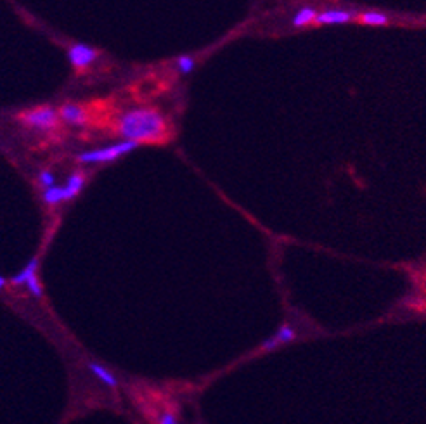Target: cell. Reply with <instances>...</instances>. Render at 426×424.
Returning <instances> with one entry per match:
<instances>
[{
    "mask_svg": "<svg viewBox=\"0 0 426 424\" xmlns=\"http://www.w3.org/2000/svg\"><path fill=\"white\" fill-rule=\"evenodd\" d=\"M116 134L123 141L160 142L167 137L168 125L165 116L154 108H134L120 115L116 122Z\"/></svg>",
    "mask_w": 426,
    "mask_h": 424,
    "instance_id": "cell-1",
    "label": "cell"
},
{
    "mask_svg": "<svg viewBox=\"0 0 426 424\" xmlns=\"http://www.w3.org/2000/svg\"><path fill=\"white\" fill-rule=\"evenodd\" d=\"M135 148H139L137 142L120 141V142H116V144L108 146V148L92 149V151L80 153V155L76 156V162L83 163V164L111 163V162H116L118 158H122V156L128 155V153H132Z\"/></svg>",
    "mask_w": 426,
    "mask_h": 424,
    "instance_id": "cell-2",
    "label": "cell"
},
{
    "mask_svg": "<svg viewBox=\"0 0 426 424\" xmlns=\"http://www.w3.org/2000/svg\"><path fill=\"white\" fill-rule=\"evenodd\" d=\"M20 123H23L28 129L35 130H53L60 125V113L53 106H36V108L27 109L18 115Z\"/></svg>",
    "mask_w": 426,
    "mask_h": 424,
    "instance_id": "cell-3",
    "label": "cell"
},
{
    "mask_svg": "<svg viewBox=\"0 0 426 424\" xmlns=\"http://www.w3.org/2000/svg\"><path fill=\"white\" fill-rule=\"evenodd\" d=\"M99 57V50L87 43H75L68 49V59L76 71H83Z\"/></svg>",
    "mask_w": 426,
    "mask_h": 424,
    "instance_id": "cell-4",
    "label": "cell"
},
{
    "mask_svg": "<svg viewBox=\"0 0 426 424\" xmlns=\"http://www.w3.org/2000/svg\"><path fill=\"white\" fill-rule=\"evenodd\" d=\"M60 120L61 122L68 123V125L82 127L85 125L87 120H89V113L83 108L82 104H76V102H64L60 109Z\"/></svg>",
    "mask_w": 426,
    "mask_h": 424,
    "instance_id": "cell-5",
    "label": "cell"
},
{
    "mask_svg": "<svg viewBox=\"0 0 426 424\" xmlns=\"http://www.w3.org/2000/svg\"><path fill=\"white\" fill-rule=\"evenodd\" d=\"M295 338H296L295 327L289 326V324H282V326L275 331L274 336H270V338H267L266 341L262 343L260 350H262V352H273V350L279 348V346L291 343Z\"/></svg>",
    "mask_w": 426,
    "mask_h": 424,
    "instance_id": "cell-6",
    "label": "cell"
},
{
    "mask_svg": "<svg viewBox=\"0 0 426 424\" xmlns=\"http://www.w3.org/2000/svg\"><path fill=\"white\" fill-rule=\"evenodd\" d=\"M357 17V14L354 10L348 9H328L322 10V13H317V17H315L314 23L315 24H343V23H350Z\"/></svg>",
    "mask_w": 426,
    "mask_h": 424,
    "instance_id": "cell-7",
    "label": "cell"
},
{
    "mask_svg": "<svg viewBox=\"0 0 426 424\" xmlns=\"http://www.w3.org/2000/svg\"><path fill=\"white\" fill-rule=\"evenodd\" d=\"M87 367H89V371L94 374V378L99 379L102 385L108 386V388H111V390L118 388V378H116V376L113 374L108 367H104L102 364H97V362H89Z\"/></svg>",
    "mask_w": 426,
    "mask_h": 424,
    "instance_id": "cell-8",
    "label": "cell"
},
{
    "mask_svg": "<svg viewBox=\"0 0 426 424\" xmlns=\"http://www.w3.org/2000/svg\"><path fill=\"white\" fill-rule=\"evenodd\" d=\"M83 185H85V174H82V171H75V174L69 175L66 184L62 185L64 201L75 199V197L80 195V191L83 189Z\"/></svg>",
    "mask_w": 426,
    "mask_h": 424,
    "instance_id": "cell-9",
    "label": "cell"
},
{
    "mask_svg": "<svg viewBox=\"0 0 426 424\" xmlns=\"http://www.w3.org/2000/svg\"><path fill=\"white\" fill-rule=\"evenodd\" d=\"M315 17H317V10H315L314 7H302V9L296 10L295 16L291 17V24L295 28L308 27V24L314 23Z\"/></svg>",
    "mask_w": 426,
    "mask_h": 424,
    "instance_id": "cell-10",
    "label": "cell"
},
{
    "mask_svg": "<svg viewBox=\"0 0 426 424\" xmlns=\"http://www.w3.org/2000/svg\"><path fill=\"white\" fill-rule=\"evenodd\" d=\"M36 269H39V258L35 257V258H32V260L28 262L23 269H21V272H18L16 276L11 279V284H13V286H25L28 281V277H30L32 274H35Z\"/></svg>",
    "mask_w": 426,
    "mask_h": 424,
    "instance_id": "cell-11",
    "label": "cell"
},
{
    "mask_svg": "<svg viewBox=\"0 0 426 424\" xmlns=\"http://www.w3.org/2000/svg\"><path fill=\"white\" fill-rule=\"evenodd\" d=\"M359 21L364 24H369V27H383V24H387L388 16L385 13H380V10H366V13H362L361 16H359Z\"/></svg>",
    "mask_w": 426,
    "mask_h": 424,
    "instance_id": "cell-12",
    "label": "cell"
},
{
    "mask_svg": "<svg viewBox=\"0 0 426 424\" xmlns=\"http://www.w3.org/2000/svg\"><path fill=\"white\" fill-rule=\"evenodd\" d=\"M43 203L49 204V206H57V204L64 201V192H62V185H54L43 191L42 195Z\"/></svg>",
    "mask_w": 426,
    "mask_h": 424,
    "instance_id": "cell-13",
    "label": "cell"
},
{
    "mask_svg": "<svg viewBox=\"0 0 426 424\" xmlns=\"http://www.w3.org/2000/svg\"><path fill=\"white\" fill-rule=\"evenodd\" d=\"M175 66H177V71L181 75H189L196 68V59L193 56H179L175 59Z\"/></svg>",
    "mask_w": 426,
    "mask_h": 424,
    "instance_id": "cell-14",
    "label": "cell"
},
{
    "mask_svg": "<svg viewBox=\"0 0 426 424\" xmlns=\"http://www.w3.org/2000/svg\"><path fill=\"white\" fill-rule=\"evenodd\" d=\"M25 286H27V290L30 291V295L35 296V298H42L43 288H42V283H40V279H39V274L36 272L32 274V276L28 277V281Z\"/></svg>",
    "mask_w": 426,
    "mask_h": 424,
    "instance_id": "cell-15",
    "label": "cell"
},
{
    "mask_svg": "<svg viewBox=\"0 0 426 424\" xmlns=\"http://www.w3.org/2000/svg\"><path fill=\"white\" fill-rule=\"evenodd\" d=\"M39 184L42 185L43 189L54 188V185H56V177H54V174L50 170H42L39 174Z\"/></svg>",
    "mask_w": 426,
    "mask_h": 424,
    "instance_id": "cell-16",
    "label": "cell"
},
{
    "mask_svg": "<svg viewBox=\"0 0 426 424\" xmlns=\"http://www.w3.org/2000/svg\"><path fill=\"white\" fill-rule=\"evenodd\" d=\"M158 424H179V421L177 418H175L174 412L163 411L160 416H158Z\"/></svg>",
    "mask_w": 426,
    "mask_h": 424,
    "instance_id": "cell-17",
    "label": "cell"
},
{
    "mask_svg": "<svg viewBox=\"0 0 426 424\" xmlns=\"http://www.w3.org/2000/svg\"><path fill=\"white\" fill-rule=\"evenodd\" d=\"M6 284H7L6 277H2V276H0V290H4V286H6Z\"/></svg>",
    "mask_w": 426,
    "mask_h": 424,
    "instance_id": "cell-18",
    "label": "cell"
}]
</instances>
